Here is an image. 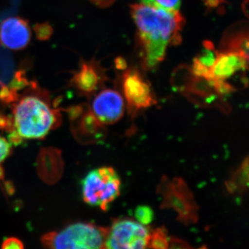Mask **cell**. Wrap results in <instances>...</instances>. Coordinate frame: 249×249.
Wrapping results in <instances>:
<instances>
[{"mask_svg":"<svg viewBox=\"0 0 249 249\" xmlns=\"http://www.w3.org/2000/svg\"><path fill=\"white\" fill-rule=\"evenodd\" d=\"M123 91L129 110L132 114L140 109L152 107L157 103L150 84L137 70H129L124 73Z\"/></svg>","mask_w":249,"mask_h":249,"instance_id":"52a82bcc","label":"cell"},{"mask_svg":"<svg viewBox=\"0 0 249 249\" xmlns=\"http://www.w3.org/2000/svg\"><path fill=\"white\" fill-rule=\"evenodd\" d=\"M120 178L111 167L90 171L82 182L83 200L90 206L106 211L121 193Z\"/></svg>","mask_w":249,"mask_h":249,"instance_id":"5b68a950","label":"cell"},{"mask_svg":"<svg viewBox=\"0 0 249 249\" xmlns=\"http://www.w3.org/2000/svg\"><path fill=\"white\" fill-rule=\"evenodd\" d=\"M24 248V244L22 241L16 237H9L5 239L1 245V249H18Z\"/></svg>","mask_w":249,"mask_h":249,"instance_id":"44dd1931","label":"cell"},{"mask_svg":"<svg viewBox=\"0 0 249 249\" xmlns=\"http://www.w3.org/2000/svg\"><path fill=\"white\" fill-rule=\"evenodd\" d=\"M131 14L137 28L143 67L151 70L164 60L168 46L181 42L184 19L170 11L142 4L132 5Z\"/></svg>","mask_w":249,"mask_h":249,"instance_id":"6da1fadb","label":"cell"},{"mask_svg":"<svg viewBox=\"0 0 249 249\" xmlns=\"http://www.w3.org/2000/svg\"><path fill=\"white\" fill-rule=\"evenodd\" d=\"M36 36L40 40H47L52 34V29L48 24H37L35 27Z\"/></svg>","mask_w":249,"mask_h":249,"instance_id":"ffe728a7","label":"cell"},{"mask_svg":"<svg viewBox=\"0 0 249 249\" xmlns=\"http://www.w3.org/2000/svg\"><path fill=\"white\" fill-rule=\"evenodd\" d=\"M105 80L104 73L96 62L83 60L73 73L70 83L79 92L89 95L97 91Z\"/></svg>","mask_w":249,"mask_h":249,"instance_id":"30bf717a","label":"cell"},{"mask_svg":"<svg viewBox=\"0 0 249 249\" xmlns=\"http://www.w3.org/2000/svg\"><path fill=\"white\" fill-rule=\"evenodd\" d=\"M11 147H12V143L11 142H9L4 137L0 136V178H3V175H4L1 164L11 154Z\"/></svg>","mask_w":249,"mask_h":249,"instance_id":"ac0fdd59","label":"cell"},{"mask_svg":"<svg viewBox=\"0 0 249 249\" xmlns=\"http://www.w3.org/2000/svg\"><path fill=\"white\" fill-rule=\"evenodd\" d=\"M150 232L145 226L133 219H116L108 228L105 249H146Z\"/></svg>","mask_w":249,"mask_h":249,"instance_id":"8992f818","label":"cell"},{"mask_svg":"<svg viewBox=\"0 0 249 249\" xmlns=\"http://www.w3.org/2000/svg\"><path fill=\"white\" fill-rule=\"evenodd\" d=\"M248 68V58L232 52H218L217 58L211 69L212 78L226 80L240 71Z\"/></svg>","mask_w":249,"mask_h":249,"instance_id":"8fae6325","label":"cell"},{"mask_svg":"<svg viewBox=\"0 0 249 249\" xmlns=\"http://www.w3.org/2000/svg\"><path fill=\"white\" fill-rule=\"evenodd\" d=\"M116 69L119 70H124L127 69V64L126 60L123 57H118L115 60Z\"/></svg>","mask_w":249,"mask_h":249,"instance_id":"603a6c76","label":"cell"},{"mask_svg":"<svg viewBox=\"0 0 249 249\" xmlns=\"http://www.w3.org/2000/svg\"><path fill=\"white\" fill-rule=\"evenodd\" d=\"M90 111L103 125L116 124L124 115V98L116 90H103L95 96Z\"/></svg>","mask_w":249,"mask_h":249,"instance_id":"ba28073f","label":"cell"},{"mask_svg":"<svg viewBox=\"0 0 249 249\" xmlns=\"http://www.w3.org/2000/svg\"><path fill=\"white\" fill-rule=\"evenodd\" d=\"M249 158L246 157L240 166L225 183L226 188L232 195L243 194L249 188Z\"/></svg>","mask_w":249,"mask_h":249,"instance_id":"7c38bea8","label":"cell"},{"mask_svg":"<svg viewBox=\"0 0 249 249\" xmlns=\"http://www.w3.org/2000/svg\"><path fill=\"white\" fill-rule=\"evenodd\" d=\"M58 111L42 94L20 95L13 103L12 116L9 119L11 143L44 138L58 124Z\"/></svg>","mask_w":249,"mask_h":249,"instance_id":"7a4b0ae2","label":"cell"},{"mask_svg":"<svg viewBox=\"0 0 249 249\" xmlns=\"http://www.w3.org/2000/svg\"><path fill=\"white\" fill-rule=\"evenodd\" d=\"M193 73L196 78H205L206 80L212 78L211 70L203 65L196 58H194L193 61Z\"/></svg>","mask_w":249,"mask_h":249,"instance_id":"d6986e66","label":"cell"},{"mask_svg":"<svg viewBox=\"0 0 249 249\" xmlns=\"http://www.w3.org/2000/svg\"><path fill=\"white\" fill-rule=\"evenodd\" d=\"M221 52H237L249 59L248 31H238L229 34L223 40Z\"/></svg>","mask_w":249,"mask_h":249,"instance_id":"4fadbf2b","label":"cell"},{"mask_svg":"<svg viewBox=\"0 0 249 249\" xmlns=\"http://www.w3.org/2000/svg\"><path fill=\"white\" fill-rule=\"evenodd\" d=\"M137 222L144 226L151 224L155 217L153 210L147 206H139L134 211Z\"/></svg>","mask_w":249,"mask_h":249,"instance_id":"e0dca14e","label":"cell"},{"mask_svg":"<svg viewBox=\"0 0 249 249\" xmlns=\"http://www.w3.org/2000/svg\"><path fill=\"white\" fill-rule=\"evenodd\" d=\"M244 3H245V7H244L243 6L244 11H245L246 15H247V16H248V14H247V13H248V8H247V5H248V0H246L245 2Z\"/></svg>","mask_w":249,"mask_h":249,"instance_id":"d4e9b609","label":"cell"},{"mask_svg":"<svg viewBox=\"0 0 249 249\" xmlns=\"http://www.w3.org/2000/svg\"><path fill=\"white\" fill-rule=\"evenodd\" d=\"M107 232L108 228L91 223H74L61 230L45 234L41 242L49 249H105Z\"/></svg>","mask_w":249,"mask_h":249,"instance_id":"3957f363","label":"cell"},{"mask_svg":"<svg viewBox=\"0 0 249 249\" xmlns=\"http://www.w3.org/2000/svg\"><path fill=\"white\" fill-rule=\"evenodd\" d=\"M205 3H206V6H209V7H216L219 4V0H206Z\"/></svg>","mask_w":249,"mask_h":249,"instance_id":"cb8c5ba5","label":"cell"},{"mask_svg":"<svg viewBox=\"0 0 249 249\" xmlns=\"http://www.w3.org/2000/svg\"><path fill=\"white\" fill-rule=\"evenodd\" d=\"M93 4L101 8H107L114 4L115 0H90Z\"/></svg>","mask_w":249,"mask_h":249,"instance_id":"7402d4cb","label":"cell"},{"mask_svg":"<svg viewBox=\"0 0 249 249\" xmlns=\"http://www.w3.org/2000/svg\"><path fill=\"white\" fill-rule=\"evenodd\" d=\"M31 39L29 22L22 18L9 17L0 24V45L13 51L25 49Z\"/></svg>","mask_w":249,"mask_h":249,"instance_id":"9c48e42d","label":"cell"},{"mask_svg":"<svg viewBox=\"0 0 249 249\" xmlns=\"http://www.w3.org/2000/svg\"><path fill=\"white\" fill-rule=\"evenodd\" d=\"M142 4L168 11H178L181 0H140Z\"/></svg>","mask_w":249,"mask_h":249,"instance_id":"2e32d148","label":"cell"},{"mask_svg":"<svg viewBox=\"0 0 249 249\" xmlns=\"http://www.w3.org/2000/svg\"><path fill=\"white\" fill-rule=\"evenodd\" d=\"M170 247V237L164 228H157L150 232L147 248L166 249Z\"/></svg>","mask_w":249,"mask_h":249,"instance_id":"5bb4252c","label":"cell"},{"mask_svg":"<svg viewBox=\"0 0 249 249\" xmlns=\"http://www.w3.org/2000/svg\"><path fill=\"white\" fill-rule=\"evenodd\" d=\"M217 53L218 52L214 49L212 42L211 41L206 40L204 42V50L197 57H196V58L203 65L211 70L217 58Z\"/></svg>","mask_w":249,"mask_h":249,"instance_id":"9a60e30c","label":"cell"},{"mask_svg":"<svg viewBox=\"0 0 249 249\" xmlns=\"http://www.w3.org/2000/svg\"><path fill=\"white\" fill-rule=\"evenodd\" d=\"M157 193L161 199L160 209L173 210L178 222L186 226L198 222L199 206L193 192L182 178L162 177Z\"/></svg>","mask_w":249,"mask_h":249,"instance_id":"277c9868","label":"cell"}]
</instances>
